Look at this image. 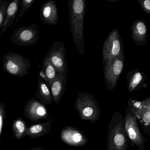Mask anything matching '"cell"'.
Returning <instances> with one entry per match:
<instances>
[{
  "instance_id": "obj_16",
  "label": "cell",
  "mask_w": 150,
  "mask_h": 150,
  "mask_svg": "<svg viewBox=\"0 0 150 150\" xmlns=\"http://www.w3.org/2000/svg\"><path fill=\"white\" fill-rule=\"evenodd\" d=\"M146 76L138 69L131 70L126 74L127 89L129 92L139 90L143 87Z\"/></svg>"
},
{
  "instance_id": "obj_23",
  "label": "cell",
  "mask_w": 150,
  "mask_h": 150,
  "mask_svg": "<svg viewBox=\"0 0 150 150\" xmlns=\"http://www.w3.org/2000/svg\"><path fill=\"white\" fill-rule=\"evenodd\" d=\"M6 115V111L5 104L3 102L0 103V139L2 135V130L4 128Z\"/></svg>"
},
{
  "instance_id": "obj_27",
  "label": "cell",
  "mask_w": 150,
  "mask_h": 150,
  "mask_svg": "<svg viewBox=\"0 0 150 150\" xmlns=\"http://www.w3.org/2000/svg\"><path fill=\"white\" fill-rule=\"evenodd\" d=\"M45 150L44 149H43L42 147L40 146H36V147H33L30 149H26V150Z\"/></svg>"
},
{
  "instance_id": "obj_7",
  "label": "cell",
  "mask_w": 150,
  "mask_h": 150,
  "mask_svg": "<svg viewBox=\"0 0 150 150\" xmlns=\"http://www.w3.org/2000/svg\"><path fill=\"white\" fill-rule=\"evenodd\" d=\"M124 45L118 29L111 31L103 46V60H107L117 57L123 53Z\"/></svg>"
},
{
  "instance_id": "obj_9",
  "label": "cell",
  "mask_w": 150,
  "mask_h": 150,
  "mask_svg": "<svg viewBox=\"0 0 150 150\" xmlns=\"http://www.w3.org/2000/svg\"><path fill=\"white\" fill-rule=\"evenodd\" d=\"M124 120L125 131L131 142L139 150H144L145 139L139 131L137 117L129 108L126 109Z\"/></svg>"
},
{
  "instance_id": "obj_10",
  "label": "cell",
  "mask_w": 150,
  "mask_h": 150,
  "mask_svg": "<svg viewBox=\"0 0 150 150\" xmlns=\"http://www.w3.org/2000/svg\"><path fill=\"white\" fill-rule=\"evenodd\" d=\"M128 108L141 122L146 129L150 127V99L147 98L142 101L130 99L128 102Z\"/></svg>"
},
{
  "instance_id": "obj_18",
  "label": "cell",
  "mask_w": 150,
  "mask_h": 150,
  "mask_svg": "<svg viewBox=\"0 0 150 150\" xmlns=\"http://www.w3.org/2000/svg\"><path fill=\"white\" fill-rule=\"evenodd\" d=\"M21 0H13L10 2L6 12V17L1 28V34H3L11 27L18 13Z\"/></svg>"
},
{
  "instance_id": "obj_26",
  "label": "cell",
  "mask_w": 150,
  "mask_h": 150,
  "mask_svg": "<svg viewBox=\"0 0 150 150\" xmlns=\"http://www.w3.org/2000/svg\"><path fill=\"white\" fill-rule=\"evenodd\" d=\"M39 77H40L41 79H42L46 84H48V79H47L45 73L44 72V71H43L42 70H41V71H40V73H39Z\"/></svg>"
},
{
  "instance_id": "obj_21",
  "label": "cell",
  "mask_w": 150,
  "mask_h": 150,
  "mask_svg": "<svg viewBox=\"0 0 150 150\" xmlns=\"http://www.w3.org/2000/svg\"><path fill=\"white\" fill-rule=\"evenodd\" d=\"M48 80V86L53 81L58 74L55 67L46 58L43 61L42 69Z\"/></svg>"
},
{
  "instance_id": "obj_5",
  "label": "cell",
  "mask_w": 150,
  "mask_h": 150,
  "mask_svg": "<svg viewBox=\"0 0 150 150\" xmlns=\"http://www.w3.org/2000/svg\"><path fill=\"white\" fill-rule=\"evenodd\" d=\"M125 54L109 60H103L104 81L109 91L114 89L122 72L124 64Z\"/></svg>"
},
{
  "instance_id": "obj_15",
  "label": "cell",
  "mask_w": 150,
  "mask_h": 150,
  "mask_svg": "<svg viewBox=\"0 0 150 150\" xmlns=\"http://www.w3.org/2000/svg\"><path fill=\"white\" fill-rule=\"evenodd\" d=\"M132 40L139 46L145 45L147 38V27L144 21L137 20L131 28Z\"/></svg>"
},
{
  "instance_id": "obj_19",
  "label": "cell",
  "mask_w": 150,
  "mask_h": 150,
  "mask_svg": "<svg viewBox=\"0 0 150 150\" xmlns=\"http://www.w3.org/2000/svg\"><path fill=\"white\" fill-rule=\"evenodd\" d=\"M35 95L36 99L45 106L51 105L53 100L49 86L40 77L38 80L37 89Z\"/></svg>"
},
{
  "instance_id": "obj_1",
  "label": "cell",
  "mask_w": 150,
  "mask_h": 150,
  "mask_svg": "<svg viewBox=\"0 0 150 150\" xmlns=\"http://www.w3.org/2000/svg\"><path fill=\"white\" fill-rule=\"evenodd\" d=\"M69 24L74 43L83 57L85 53L84 21L86 11L85 0H69L68 3Z\"/></svg>"
},
{
  "instance_id": "obj_6",
  "label": "cell",
  "mask_w": 150,
  "mask_h": 150,
  "mask_svg": "<svg viewBox=\"0 0 150 150\" xmlns=\"http://www.w3.org/2000/svg\"><path fill=\"white\" fill-rule=\"evenodd\" d=\"M39 30V26L34 23L28 27L23 26L16 28L11 35V42L19 46L34 45L40 38Z\"/></svg>"
},
{
  "instance_id": "obj_22",
  "label": "cell",
  "mask_w": 150,
  "mask_h": 150,
  "mask_svg": "<svg viewBox=\"0 0 150 150\" xmlns=\"http://www.w3.org/2000/svg\"><path fill=\"white\" fill-rule=\"evenodd\" d=\"M35 1V0H22L20 2V5H21V8L20 9V13L16 18V23L15 25H16L19 22V20L22 16L23 15L24 13L28 11L30 7L32 6Z\"/></svg>"
},
{
  "instance_id": "obj_25",
  "label": "cell",
  "mask_w": 150,
  "mask_h": 150,
  "mask_svg": "<svg viewBox=\"0 0 150 150\" xmlns=\"http://www.w3.org/2000/svg\"><path fill=\"white\" fill-rule=\"evenodd\" d=\"M138 3L145 13L150 14V0H138Z\"/></svg>"
},
{
  "instance_id": "obj_29",
  "label": "cell",
  "mask_w": 150,
  "mask_h": 150,
  "mask_svg": "<svg viewBox=\"0 0 150 150\" xmlns=\"http://www.w3.org/2000/svg\"><path fill=\"white\" fill-rule=\"evenodd\" d=\"M1 5H0V8H1Z\"/></svg>"
},
{
  "instance_id": "obj_2",
  "label": "cell",
  "mask_w": 150,
  "mask_h": 150,
  "mask_svg": "<svg viewBox=\"0 0 150 150\" xmlns=\"http://www.w3.org/2000/svg\"><path fill=\"white\" fill-rule=\"evenodd\" d=\"M125 127L124 118L116 111L109 124L107 150H128V139Z\"/></svg>"
},
{
  "instance_id": "obj_3",
  "label": "cell",
  "mask_w": 150,
  "mask_h": 150,
  "mask_svg": "<svg viewBox=\"0 0 150 150\" xmlns=\"http://www.w3.org/2000/svg\"><path fill=\"white\" fill-rule=\"evenodd\" d=\"M74 106L82 120L94 123L100 119L99 105L92 95L86 92L79 93Z\"/></svg>"
},
{
  "instance_id": "obj_4",
  "label": "cell",
  "mask_w": 150,
  "mask_h": 150,
  "mask_svg": "<svg viewBox=\"0 0 150 150\" xmlns=\"http://www.w3.org/2000/svg\"><path fill=\"white\" fill-rule=\"evenodd\" d=\"M32 65L30 59L18 53L7 52L3 57V70L13 76L22 77L28 75Z\"/></svg>"
},
{
  "instance_id": "obj_20",
  "label": "cell",
  "mask_w": 150,
  "mask_h": 150,
  "mask_svg": "<svg viewBox=\"0 0 150 150\" xmlns=\"http://www.w3.org/2000/svg\"><path fill=\"white\" fill-rule=\"evenodd\" d=\"M28 128L26 122L21 117L16 118L13 122L12 129L13 136L16 139H20L26 136Z\"/></svg>"
},
{
  "instance_id": "obj_28",
  "label": "cell",
  "mask_w": 150,
  "mask_h": 150,
  "mask_svg": "<svg viewBox=\"0 0 150 150\" xmlns=\"http://www.w3.org/2000/svg\"><path fill=\"white\" fill-rule=\"evenodd\" d=\"M4 1H2V0H0V5H2L3 3H4Z\"/></svg>"
},
{
  "instance_id": "obj_8",
  "label": "cell",
  "mask_w": 150,
  "mask_h": 150,
  "mask_svg": "<svg viewBox=\"0 0 150 150\" xmlns=\"http://www.w3.org/2000/svg\"><path fill=\"white\" fill-rule=\"evenodd\" d=\"M65 45L59 40L54 42L45 58L53 66L59 74H67V62L66 59Z\"/></svg>"
},
{
  "instance_id": "obj_11",
  "label": "cell",
  "mask_w": 150,
  "mask_h": 150,
  "mask_svg": "<svg viewBox=\"0 0 150 150\" xmlns=\"http://www.w3.org/2000/svg\"><path fill=\"white\" fill-rule=\"evenodd\" d=\"M23 115L27 119L33 122H38L50 117L45 105L35 97L26 103L23 109Z\"/></svg>"
},
{
  "instance_id": "obj_17",
  "label": "cell",
  "mask_w": 150,
  "mask_h": 150,
  "mask_svg": "<svg viewBox=\"0 0 150 150\" xmlns=\"http://www.w3.org/2000/svg\"><path fill=\"white\" fill-rule=\"evenodd\" d=\"M52 121V119H51L45 122L31 125L27 128L26 136L33 139L38 138L44 136L51 130Z\"/></svg>"
},
{
  "instance_id": "obj_13",
  "label": "cell",
  "mask_w": 150,
  "mask_h": 150,
  "mask_svg": "<svg viewBox=\"0 0 150 150\" xmlns=\"http://www.w3.org/2000/svg\"><path fill=\"white\" fill-rule=\"evenodd\" d=\"M39 18L45 24L55 26L58 21V13L56 2L49 0L41 5Z\"/></svg>"
},
{
  "instance_id": "obj_24",
  "label": "cell",
  "mask_w": 150,
  "mask_h": 150,
  "mask_svg": "<svg viewBox=\"0 0 150 150\" xmlns=\"http://www.w3.org/2000/svg\"><path fill=\"white\" fill-rule=\"evenodd\" d=\"M10 3L9 1H4L0 8V29L2 28L6 17V12L8 5Z\"/></svg>"
},
{
  "instance_id": "obj_12",
  "label": "cell",
  "mask_w": 150,
  "mask_h": 150,
  "mask_svg": "<svg viewBox=\"0 0 150 150\" xmlns=\"http://www.w3.org/2000/svg\"><path fill=\"white\" fill-rule=\"evenodd\" d=\"M61 138L65 143L71 146H82L87 143V139L82 132L69 126L62 130Z\"/></svg>"
},
{
  "instance_id": "obj_14",
  "label": "cell",
  "mask_w": 150,
  "mask_h": 150,
  "mask_svg": "<svg viewBox=\"0 0 150 150\" xmlns=\"http://www.w3.org/2000/svg\"><path fill=\"white\" fill-rule=\"evenodd\" d=\"M67 74H58L55 79L49 86L51 92L53 100L58 104L62 99L65 90Z\"/></svg>"
}]
</instances>
